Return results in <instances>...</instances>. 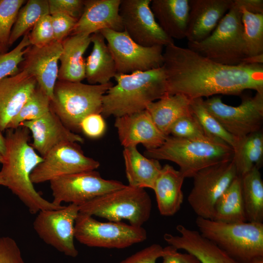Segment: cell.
I'll return each instance as SVG.
<instances>
[{
  "instance_id": "52a82bcc",
  "label": "cell",
  "mask_w": 263,
  "mask_h": 263,
  "mask_svg": "<svg viewBox=\"0 0 263 263\" xmlns=\"http://www.w3.org/2000/svg\"><path fill=\"white\" fill-rule=\"evenodd\" d=\"M113 84H90L57 80L51 108L70 130L79 131L82 120L101 113L103 95Z\"/></svg>"
},
{
  "instance_id": "681fc988",
  "label": "cell",
  "mask_w": 263,
  "mask_h": 263,
  "mask_svg": "<svg viewBox=\"0 0 263 263\" xmlns=\"http://www.w3.org/2000/svg\"><path fill=\"white\" fill-rule=\"evenodd\" d=\"M250 263H263V258L256 260Z\"/></svg>"
},
{
  "instance_id": "8d00e7d4",
  "label": "cell",
  "mask_w": 263,
  "mask_h": 263,
  "mask_svg": "<svg viewBox=\"0 0 263 263\" xmlns=\"http://www.w3.org/2000/svg\"><path fill=\"white\" fill-rule=\"evenodd\" d=\"M31 45L29 33L26 34L19 43L9 52L0 54V80L19 72V66L24 58V56Z\"/></svg>"
},
{
  "instance_id": "ac0fdd59",
  "label": "cell",
  "mask_w": 263,
  "mask_h": 263,
  "mask_svg": "<svg viewBox=\"0 0 263 263\" xmlns=\"http://www.w3.org/2000/svg\"><path fill=\"white\" fill-rule=\"evenodd\" d=\"M19 126L27 128L31 132L33 141L31 145L42 158L59 144L84 142L81 136L62 123L51 108L40 117L24 122Z\"/></svg>"
},
{
  "instance_id": "7a4b0ae2",
  "label": "cell",
  "mask_w": 263,
  "mask_h": 263,
  "mask_svg": "<svg viewBox=\"0 0 263 263\" xmlns=\"http://www.w3.org/2000/svg\"><path fill=\"white\" fill-rule=\"evenodd\" d=\"M29 132L23 126L6 130V153L0 171L4 186L19 199L31 214L61 208L64 206L43 198L31 182L32 172L43 158L29 143Z\"/></svg>"
},
{
  "instance_id": "44dd1931",
  "label": "cell",
  "mask_w": 263,
  "mask_h": 263,
  "mask_svg": "<svg viewBox=\"0 0 263 263\" xmlns=\"http://www.w3.org/2000/svg\"><path fill=\"white\" fill-rule=\"evenodd\" d=\"M38 86L33 76L20 70L0 80V131L7 129L13 119Z\"/></svg>"
},
{
  "instance_id": "4dcf8cb0",
  "label": "cell",
  "mask_w": 263,
  "mask_h": 263,
  "mask_svg": "<svg viewBox=\"0 0 263 263\" xmlns=\"http://www.w3.org/2000/svg\"><path fill=\"white\" fill-rule=\"evenodd\" d=\"M211 220L227 223L247 222L240 176L235 178L216 203Z\"/></svg>"
},
{
  "instance_id": "9c48e42d",
  "label": "cell",
  "mask_w": 263,
  "mask_h": 263,
  "mask_svg": "<svg viewBox=\"0 0 263 263\" xmlns=\"http://www.w3.org/2000/svg\"><path fill=\"white\" fill-rule=\"evenodd\" d=\"M75 238L89 247L123 249L147 238L142 226L122 222H102L79 212L75 224Z\"/></svg>"
},
{
  "instance_id": "b9f144b4",
  "label": "cell",
  "mask_w": 263,
  "mask_h": 263,
  "mask_svg": "<svg viewBox=\"0 0 263 263\" xmlns=\"http://www.w3.org/2000/svg\"><path fill=\"white\" fill-rule=\"evenodd\" d=\"M55 40L62 43L71 34L78 19L67 15H51Z\"/></svg>"
},
{
  "instance_id": "277c9868",
  "label": "cell",
  "mask_w": 263,
  "mask_h": 263,
  "mask_svg": "<svg viewBox=\"0 0 263 263\" xmlns=\"http://www.w3.org/2000/svg\"><path fill=\"white\" fill-rule=\"evenodd\" d=\"M233 150L224 142L207 136L186 139L168 136L159 147L146 150V157L174 162L185 178L207 167L232 160Z\"/></svg>"
},
{
  "instance_id": "1f68e13d",
  "label": "cell",
  "mask_w": 263,
  "mask_h": 263,
  "mask_svg": "<svg viewBox=\"0 0 263 263\" xmlns=\"http://www.w3.org/2000/svg\"><path fill=\"white\" fill-rule=\"evenodd\" d=\"M233 152L232 160L238 176L241 177L255 168L260 169L263 162L262 132L252 133L240 140Z\"/></svg>"
},
{
  "instance_id": "c3c4849f",
  "label": "cell",
  "mask_w": 263,
  "mask_h": 263,
  "mask_svg": "<svg viewBox=\"0 0 263 263\" xmlns=\"http://www.w3.org/2000/svg\"><path fill=\"white\" fill-rule=\"evenodd\" d=\"M8 46L0 44V54L6 52Z\"/></svg>"
},
{
  "instance_id": "f1b7e54d",
  "label": "cell",
  "mask_w": 263,
  "mask_h": 263,
  "mask_svg": "<svg viewBox=\"0 0 263 263\" xmlns=\"http://www.w3.org/2000/svg\"><path fill=\"white\" fill-rule=\"evenodd\" d=\"M123 154L128 185L153 189L162 168L159 161L144 156L136 147L124 148Z\"/></svg>"
},
{
  "instance_id": "d6a6232c",
  "label": "cell",
  "mask_w": 263,
  "mask_h": 263,
  "mask_svg": "<svg viewBox=\"0 0 263 263\" xmlns=\"http://www.w3.org/2000/svg\"><path fill=\"white\" fill-rule=\"evenodd\" d=\"M50 14L48 0H28L19 9L12 29L8 46L29 33L43 16Z\"/></svg>"
},
{
  "instance_id": "4316f807",
  "label": "cell",
  "mask_w": 263,
  "mask_h": 263,
  "mask_svg": "<svg viewBox=\"0 0 263 263\" xmlns=\"http://www.w3.org/2000/svg\"><path fill=\"white\" fill-rule=\"evenodd\" d=\"M191 101L183 94L167 93L159 99L149 104L146 110L158 129L169 136L171 127L177 120L192 115Z\"/></svg>"
},
{
  "instance_id": "83f0119b",
  "label": "cell",
  "mask_w": 263,
  "mask_h": 263,
  "mask_svg": "<svg viewBox=\"0 0 263 263\" xmlns=\"http://www.w3.org/2000/svg\"><path fill=\"white\" fill-rule=\"evenodd\" d=\"M93 48L85 60V78L90 84H105L117 74L115 63L105 38L99 32L91 36Z\"/></svg>"
},
{
  "instance_id": "bcb514c9",
  "label": "cell",
  "mask_w": 263,
  "mask_h": 263,
  "mask_svg": "<svg viewBox=\"0 0 263 263\" xmlns=\"http://www.w3.org/2000/svg\"><path fill=\"white\" fill-rule=\"evenodd\" d=\"M165 248V254L162 257V263H200V261L192 254L188 252H179L178 249L172 245Z\"/></svg>"
},
{
  "instance_id": "e575fe53",
  "label": "cell",
  "mask_w": 263,
  "mask_h": 263,
  "mask_svg": "<svg viewBox=\"0 0 263 263\" xmlns=\"http://www.w3.org/2000/svg\"><path fill=\"white\" fill-rule=\"evenodd\" d=\"M190 108L193 115L197 119L207 135L221 140L233 150L235 149L239 140L229 133L207 110L203 98L192 99Z\"/></svg>"
},
{
  "instance_id": "d590c367",
  "label": "cell",
  "mask_w": 263,
  "mask_h": 263,
  "mask_svg": "<svg viewBox=\"0 0 263 263\" xmlns=\"http://www.w3.org/2000/svg\"><path fill=\"white\" fill-rule=\"evenodd\" d=\"M51 102L49 96L37 86L18 114L10 123L7 129H15L24 122L40 117L50 110Z\"/></svg>"
},
{
  "instance_id": "f546056e",
  "label": "cell",
  "mask_w": 263,
  "mask_h": 263,
  "mask_svg": "<svg viewBox=\"0 0 263 263\" xmlns=\"http://www.w3.org/2000/svg\"><path fill=\"white\" fill-rule=\"evenodd\" d=\"M243 202L247 222H263V182L258 168L240 177Z\"/></svg>"
},
{
  "instance_id": "e0dca14e",
  "label": "cell",
  "mask_w": 263,
  "mask_h": 263,
  "mask_svg": "<svg viewBox=\"0 0 263 263\" xmlns=\"http://www.w3.org/2000/svg\"><path fill=\"white\" fill-rule=\"evenodd\" d=\"M62 50V43L56 40L41 46L30 45L20 63V70L35 78L38 86L51 100L57 81L58 62Z\"/></svg>"
},
{
  "instance_id": "8fae6325",
  "label": "cell",
  "mask_w": 263,
  "mask_h": 263,
  "mask_svg": "<svg viewBox=\"0 0 263 263\" xmlns=\"http://www.w3.org/2000/svg\"><path fill=\"white\" fill-rule=\"evenodd\" d=\"M237 176L231 160L205 168L192 177L188 200L197 217L212 219L216 203Z\"/></svg>"
},
{
  "instance_id": "9a60e30c",
  "label": "cell",
  "mask_w": 263,
  "mask_h": 263,
  "mask_svg": "<svg viewBox=\"0 0 263 263\" xmlns=\"http://www.w3.org/2000/svg\"><path fill=\"white\" fill-rule=\"evenodd\" d=\"M151 0H121L119 14L124 31L135 42L145 47L173 44L160 27L150 8Z\"/></svg>"
},
{
  "instance_id": "f907efd6",
  "label": "cell",
  "mask_w": 263,
  "mask_h": 263,
  "mask_svg": "<svg viewBox=\"0 0 263 263\" xmlns=\"http://www.w3.org/2000/svg\"><path fill=\"white\" fill-rule=\"evenodd\" d=\"M0 185L4 186V182L0 174Z\"/></svg>"
},
{
  "instance_id": "836d02e7",
  "label": "cell",
  "mask_w": 263,
  "mask_h": 263,
  "mask_svg": "<svg viewBox=\"0 0 263 263\" xmlns=\"http://www.w3.org/2000/svg\"><path fill=\"white\" fill-rule=\"evenodd\" d=\"M242 11L243 40L250 64V58L263 56V14L250 12L243 6Z\"/></svg>"
},
{
  "instance_id": "ba28073f",
  "label": "cell",
  "mask_w": 263,
  "mask_h": 263,
  "mask_svg": "<svg viewBox=\"0 0 263 263\" xmlns=\"http://www.w3.org/2000/svg\"><path fill=\"white\" fill-rule=\"evenodd\" d=\"M78 206L81 213L111 222L125 220L131 225L142 226L150 217L152 202L144 188L126 185Z\"/></svg>"
},
{
  "instance_id": "60d3db41",
  "label": "cell",
  "mask_w": 263,
  "mask_h": 263,
  "mask_svg": "<svg viewBox=\"0 0 263 263\" xmlns=\"http://www.w3.org/2000/svg\"><path fill=\"white\" fill-rule=\"evenodd\" d=\"M48 1L50 15L63 14L78 19L84 9L82 0H48Z\"/></svg>"
},
{
  "instance_id": "74e56055",
  "label": "cell",
  "mask_w": 263,
  "mask_h": 263,
  "mask_svg": "<svg viewBox=\"0 0 263 263\" xmlns=\"http://www.w3.org/2000/svg\"><path fill=\"white\" fill-rule=\"evenodd\" d=\"M24 0H0V44L9 46L11 32Z\"/></svg>"
},
{
  "instance_id": "5b68a950",
  "label": "cell",
  "mask_w": 263,
  "mask_h": 263,
  "mask_svg": "<svg viewBox=\"0 0 263 263\" xmlns=\"http://www.w3.org/2000/svg\"><path fill=\"white\" fill-rule=\"evenodd\" d=\"M198 231L238 263L263 258V224L227 223L197 217Z\"/></svg>"
},
{
  "instance_id": "7bdbcfd3",
  "label": "cell",
  "mask_w": 263,
  "mask_h": 263,
  "mask_svg": "<svg viewBox=\"0 0 263 263\" xmlns=\"http://www.w3.org/2000/svg\"><path fill=\"white\" fill-rule=\"evenodd\" d=\"M79 128L86 136L95 139L104 134L106 125L102 114L94 113L85 117L81 121Z\"/></svg>"
},
{
  "instance_id": "cb8c5ba5",
  "label": "cell",
  "mask_w": 263,
  "mask_h": 263,
  "mask_svg": "<svg viewBox=\"0 0 263 263\" xmlns=\"http://www.w3.org/2000/svg\"><path fill=\"white\" fill-rule=\"evenodd\" d=\"M91 36L70 35L62 41L58 80L80 82L85 78V60L83 55L91 43Z\"/></svg>"
},
{
  "instance_id": "3957f363",
  "label": "cell",
  "mask_w": 263,
  "mask_h": 263,
  "mask_svg": "<svg viewBox=\"0 0 263 263\" xmlns=\"http://www.w3.org/2000/svg\"><path fill=\"white\" fill-rule=\"evenodd\" d=\"M116 83L103 95L101 114L116 117L145 110L167 93L163 66L130 74H116Z\"/></svg>"
},
{
  "instance_id": "816d5d0a",
  "label": "cell",
  "mask_w": 263,
  "mask_h": 263,
  "mask_svg": "<svg viewBox=\"0 0 263 263\" xmlns=\"http://www.w3.org/2000/svg\"><path fill=\"white\" fill-rule=\"evenodd\" d=\"M3 161V156L0 154V163L2 164Z\"/></svg>"
},
{
  "instance_id": "ee69618b",
  "label": "cell",
  "mask_w": 263,
  "mask_h": 263,
  "mask_svg": "<svg viewBox=\"0 0 263 263\" xmlns=\"http://www.w3.org/2000/svg\"><path fill=\"white\" fill-rule=\"evenodd\" d=\"M165 248L154 244L136 252L119 263H156L165 254Z\"/></svg>"
},
{
  "instance_id": "5bb4252c",
  "label": "cell",
  "mask_w": 263,
  "mask_h": 263,
  "mask_svg": "<svg viewBox=\"0 0 263 263\" xmlns=\"http://www.w3.org/2000/svg\"><path fill=\"white\" fill-rule=\"evenodd\" d=\"M79 212V206L74 204L58 209L41 210L34 221V229L46 244L75 258L78 252L74 244L75 224Z\"/></svg>"
},
{
  "instance_id": "d6986e66",
  "label": "cell",
  "mask_w": 263,
  "mask_h": 263,
  "mask_svg": "<svg viewBox=\"0 0 263 263\" xmlns=\"http://www.w3.org/2000/svg\"><path fill=\"white\" fill-rule=\"evenodd\" d=\"M114 125L124 148L141 144L146 150L154 149L161 146L168 136L156 126L146 110L116 117Z\"/></svg>"
},
{
  "instance_id": "7dc6e473",
  "label": "cell",
  "mask_w": 263,
  "mask_h": 263,
  "mask_svg": "<svg viewBox=\"0 0 263 263\" xmlns=\"http://www.w3.org/2000/svg\"><path fill=\"white\" fill-rule=\"evenodd\" d=\"M6 153V144L5 137L1 133L0 131V154L3 156L5 155Z\"/></svg>"
},
{
  "instance_id": "8992f818",
  "label": "cell",
  "mask_w": 263,
  "mask_h": 263,
  "mask_svg": "<svg viewBox=\"0 0 263 263\" xmlns=\"http://www.w3.org/2000/svg\"><path fill=\"white\" fill-rule=\"evenodd\" d=\"M242 0L233 3L212 33L199 42H188V48L220 64H249L243 40Z\"/></svg>"
},
{
  "instance_id": "4fadbf2b",
  "label": "cell",
  "mask_w": 263,
  "mask_h": 263,
  "mask_svg": "<svg viewBox=\"0 0 263 263\" xmlns=\"http://www.w3.org/2000/svg\"><path fill=\"white\" fill-rule=\"evenodd\" d=\"M50 183L52 202L58 205L64 202L80 206L126 186L121 182L104 179L95 170L61 176Z\"/></svg>"
},
{
  "instance_id": "2e32d148",
  "label": "cell",
  "mask_w": 263,
  "mask_h": 263,
  "mask_svg": "<svg viewBox=\"0 0 263 263\" xmlns=\"http://www.w3.org/2000/svg\"><path fill=\"white\" fill-rule=\"evenodd\" d=\"M33 170L30 179L33 184L50 181L71 174L94 170L99 163L86 156L77 143L59 144L44 157Z\"/></svg>"
},
{
  "instance_id": "f35d334b",
  "label": "cell",
  "mask_w": 263,
  "mask_h": 263,
  "mask_svg": "<svg viewBox=\"0 0 263 263\" xmlns=\"http://www.w3.org/2000/svg\"><path fill=\"white\" fill-rule=\"evenodd\" d=\"M186 139H195L208 136L197 119L193 115L183 117L171 127L169 135Z\"/></svg>"
},
{
  "instance_id": "f6af8a7d",
  "label": "cell",
  "mask_w": 263,
  "mask_h": 263,
  "mask_svg": "<svg viewBox=\"0 0 263 263\" xmlns=\"http://www.w3.org/2000/svg\"><path fill=\"white\" fill-rule=\"evenodd\" d=\"M0 263H24L20 248L9 237H0Z\"/></svg>"
},
{
  "instance_id": "ab89813d",
  "label": "cell",
  "mask_w": 263,
  "mask_h": 263,
  "mask_svg": "<svg viewBox=\"0 0 263 263\" xmlns=\"http://www.w3.org/2000/svg\"><path fill=\"white\" fill-rule=\"evenodd\" d=\"M31 45L41 46L55 40L50 14L42 17L32 28L29 33Z\"/></svg>"
},
{
  "instance_id": "d4e9b609",
  "label": "cell",
  "mask_w": 263,
  "mask_h": 263,
  "mask_svg": "<svg viewBox=\"0 0 263 263\" xmlns=\"http://www.w3.org/2000/svg\"><path fill=\"white\" fill-rule=\"evenodd\" d=\"M185 178L179 170L169 164L162 168L153 189L161 215L172 216L180 209L184 200L182 187Z\"/></svg>"
},
{
  "instance_id": "6da1fadb",
  "label": "cell",
  "mask_w": 263,
  "mask_h": 263,
  "mask_svg": "<svg viewBox=\"0 0 263 263\" xmlns=\"http://www.w3.org/2000/svg\"><path fill=\"white\" fill-rule=\"evenodd\" d=\"M167 94L192 100L217 94L239 95L246 89L263 93V64L225 65L174 43L165 46L163 64Z\"/></svg>"
},
{
  "instance_id": "484cf974",
  "label": "cell",
  "mask_w": 263,
  "mask_h": 263,
  "mask_svg": "<svg viewBox=\"0 0 263 263\" xmlns=\"http://www.w3.org/2000/svg\"><path fill=\"white\" fill-rule=\"evenodd\" d=\"M150 8L160 27L172 39L186 37L188 0H152Z\"/></svg>"
},
{
  "instance_id": "7402d4cb",
  "label": "cell",
  "mask_w": 263,
  "mask_h": 263,
  "mask_svg": "<svg viewBox=\"0 0 263 263\" xmlns=\"http://www.w3.org/2000/svg\"><path fill=\"white\" fill-rule=\"evenodd\" d=\"M186 38L199 42L207 38L230 9L233 0H188Z\"/></svg>"
},
{
  "instance_id": "7c38bea8",
  "label": "cell",
  "mask_w": 263,
  "mask_h": 263,
  "mask_svg": "<svg viewBox=\"0 0 263 263\" xmlns=\"http://www.w3.org/2000/svg\"><path fill=\"white\" fill-rule=\"evenodd\" d=\"M99 32L113 56L117 74L146 71L163 66V46L145 47L139 45L124 31L103 29Z\"/></svg>"
},
{
  "instance_id": "603a6c76",
  "label": "cell",
  "mask_w": 263,
  "mask_h": 263,
  "mask_svg": "<svg viewBox=\"0 0 263 263\" xmlns=\"http://www.w3.org/2000/svg\"><path fill=\"white\" fill-rule=\"evenodd\" d=\"M179 235L166 233L164 239L177 249L194 255L200 263H238L216 244L203 236L197 230L178 225Z\"/></svg>"
},
{
  "instance_id": "30bf717a",
  "label": "cell",
  "mask_w": 263,
  "mask_h": 263,
  "mask_svg": "<svg viewBox=\"0 0 263 263\" xmlns=\"http://www.w3.org/2000/svg\"><path fill=\"white\" fill-rule=\"evenodd\" d=\"M207 110L223 127L239 140L261 131L263 121V93L245 97L237 106L224 103L221 97L214 96L204 100Z\"/></svg>"
},
{
  "instance_id": "ffe728a7",
  "label": "cell",
  "mask_w": 263,
  "mask_h": 263,
  "mask_svg": "<svg viewBox=\"0 0 263 263\" xmlns=\"http://www.w3.org/2000/svg\"><path fill=\"white\" fill-rule=\"evenodd\" d=\"M120 3L121 0H84L83 13L70 35L91 36L103 29L124 31Z\"/></svg>"
}]
</instances>
